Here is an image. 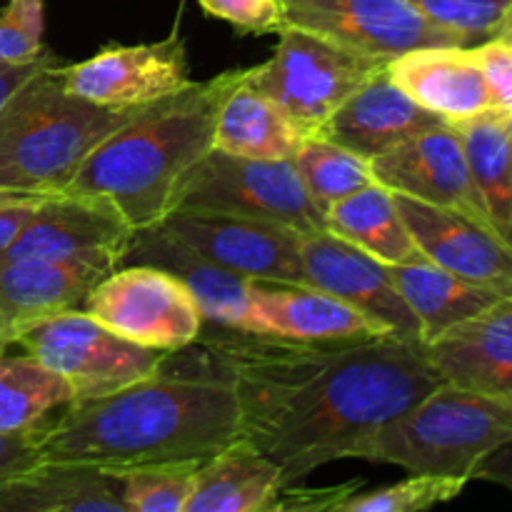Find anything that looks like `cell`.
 Wrapping results in <instances>:
<instances>
[{"label":"cell","instance_id":"1","mask_svg":"<svg viewBox=\"0 0 512 512\" xmlns=\"http://www.w3.org/2000/svg\"><path fill=\"white\" fill-rule=\"evenodd\" d=\"M218 330L203 348L233 385L240 440L278 465L283 488L355 458L375 430L445 383L425 348L390 335L303 343Z\"/></svg>","mask_w":512,"mask_h":512},{"label":"cell","instance_id":"2","mask_svg":"<svg viewBox=\"0 0 512 512\" xmlns=\"http://www.w3.org/2000/svg\"><path fill=\"white\" fill-rule=\"evenodd\" d=\"M240 438L238 400L208 350L170 353L150 378L98 398L65 403L43 420L38 460L105 470L208 460Z\"/></svg>","mask_w":512,"mask_h":512},{"label":"cell","instance_id":"3","mask_svg":"<svg viewBox=\"0 0 512 512\" xmlns=\"http://www.w3.org/2000/svg\"><path fill=\"white\" fill-rule=\"evenodd\" d=\"M240 70H225L143 105L90 150L65 193L103 195L130 228L168 218L183 175L213 150L215 115Z\"/></svg>","mask_w":512,"mask_h":512},{"label":"cell","instance_id":"4","mask_svg":"<svg viewBox=\"0 0 512 512\" xmlns=\"http://www.w3.org/2000/svg\"><path fill=\"white\" fill-rule=\"evenodd\" d=\"M60 65L30 80L0 115V190L63 193L90 150L143 108H105L65 93Z\"/></svg>","mask_w":512,"mask_h":512},{"label":"cell","instance_id":"5","mask_svg":"<svg viewBox=\"0 0 512 512\" xmlns=\"http://www.w3.org/2000/svg\"><path fill=\"white\" fill-rule=\"evenodd\" d=\"M510 443L512 398L443 383L375 430L355 458L475 480L480 463Z\"/></svg>","mask_w":512,"mask_h":512},{"label":"cell","instance_id":"6","mask_svg":"<svg viewBox=\"0 0 512 512\" xmlns=\"http://www.w3.org/2000/svg\"><path fill=\"white\" fill-rule=\"evenodd\" d=\"M278 35L275 53L245 68V80L273 98L308 138L355 90L390 65V60L353 53L308 30L283 28Z\"/></svg>","mask_w":512,"mask_h":512},{"label":"cell","instance_id":"7","mask_svg":"<svg viewBox=\"0 0 512 512\" xmlns=\"http://www.w3.org/2000/svg\"><path fill=\"white\" fill-rule=\"evenodd\" d=\"M173 210L273 220L303 235L325 230L323 213L305 193L293 160L243 158L215 148L183 175Z\"/></svg>","mask_w":512,"mask_h":512},{"label":"cell","instance_id":"8","mask_svg":"<svg viewBox=\"0 0 512 512\" xmlns=\"http://www.w3.org/2000/svg\"><path fill=\"white\" fill-rule=\"evenodd\" d=\"M13 345L63 375L73 388V400L98 398L150 378L170 358L165 350L120 338L85 310L23 325L13 333Z\"/></svg>","mask_w":512,"mask_h":512},{"label":"cell","instance_id":"9","mask_svg":"<svg viewBox=\"0 0 512 512\" xmlns=\"http://www.w3.org/2000/svg\"><path fill=\"white\" fill-rule=\"evenodd\" d=\"M83 310L120 338L178 353L198 343L205 318L183 280L153 265H118L85 298Z\"/></svg>","mask_w":512,"mask_h":512},{"label":"cell","instance_id":"10","mask_svg":"<svg viewBox=\"0 0 512 512\" xmlns=\"http://www.w3.org/2000/svg\"><path fill=\"white\" fill-rule=\"evenodd\" d=\"M283 28H300L335 45L393 60L425 45H468L418 13L408 0H280ZM280 28V30H283Z\"/></svg>","mask_w":512,"mask_h":512},{"label":"cell","instance_id":"11","mask_svg":"<svg viewBox=\"0 0 512 512\" xmlns=\"http://www.w3.org/2000/svg\"><path fill=\"white\" fill-rule=\"evenodd\" d=\"M160 225L230 273L250 280L308 285L300 253L303 233L288 225L198 210H173Z\"/></svg>","mask_w":512,"mask_h":512},{"label":"cell","instance_id":"12","mask_svg":"<svg viewBox=\"0 0 512 512\" xmlns=\"http://www.w3.org/2000/svg\"><path fill=\"white\" fill-rule=\"evenodd\" d=\"M60 80L65 93L105 108H140L195 83L178 28L155 43L110 45L83 63L60 65Z\"/></svg>","mask_w":512,"mask_h":512},{"label":"cell","instance_id":"13","mask_svg":"<svg viewBox=\"0 0 512 512\" xmlns=\"http://www.w3.org/2000/svg\"><path fill=\"white\" fill-rule=\"evenodd\" d=\"M128 220L103 195L55 193L43 198L30 223L0 255V265L13 260H88L115 270L130 243Z\"/></svg>","mask_w":512,"mask_h":512},{"label":"cell","instance_id":"14","mask_svg":"<svg viewBox=\"0 0 512 512\" xmlns=\"http://www.w3.org/2000/svg\"><path fill=\"white\" fill-rule=\"evenodd\" d=\"M308 285L325 290L378 323L390 338L423 348V330L395 285L390 265L345 243L330 230L305 233L300 243Z\"/></svg>","mask_w":512,"mask_h":512},{"label":"cell","instance_id":"15","mask_svg":"<svg viewBox=\"0 0 512 512\" xmlns=\"http://www.w3.org/2000/svg\"><path fill=\"white\" fill-rule=\"evenodd\" d=\"M375 183L408 198L458 210L490 225L463 138L453 123H440L370 160ZM493 228V225H490Z\"/></svg>","mask_w":512,"mask_h":512},{"label":"cell","instance_id":"16","mask_svg":"<svg viewBox=\"0 0 512 512\" xmlns=\"http://www.w3.org/2000/svg\"><path fill=\"white\" fill-rule=\"evenodd\" d=\"M395 203L430 263L500 295H512V248L490 225L408 195L395 193Z\"/></svg>","mask_w":512,"mask_h":512},{"label":"cell","instance_id":"17","mask_svg":"<svg viewBox=\"0 0 512 512\" xmlns=\"http://www.w3.org/2000/svg\"><path fill=\"white\" fill-rule=\"evenodd\" d=\"M238 330L303 343L388 335L378 323L325 290L280 280H250L248 308Z\"/></svg>","mask_w":512,"mask_h":512},{"label":"cell","instance_id":"18","mask_svg":"<svg viewBox=\"0 0 512 512\" xmlns=\"http://www.w3.org/2000/svg\"><path fill=\"white\" fill-rule=\"evenodd\" d=\"M425 355L445 383L512 398V295L430 340Z\"/></svg>","mask_w":512,"mask_h":512},{"label":"cell","instance_id":"19","mask_svg":"<svg viewBox=\"0 0 512 512\" xmlns=\"http://www.w3.org/2000/svg\"><path fill=\"white\" fill-rule=\"evenodd\" d=\"M440 123L448 120L420 108L383 68L355 90L315 135L373 160Z\"/></svg>","mask_w":512,"mask_h":512},{"label":"cell","instance_id":"20","mask_svg":"<svg viewBox=\"0 0 512 512\" xmlns=\"http://www.w3.org/2000/svg\"><path fill=\"white\" fill-rule=\"evenodd\" d=\"M153 265L183 280L203 310L205 325L218 328H240L245 308H248L250 278L220 268L213 260L200 255L160 223L138 228L130 235L120 265Z\"/></svg>","mask_w":512,"mask_h":512},{"label":"cell","instance_id":"21","mask_svg":"<svg viewBox=\"0 0 512 512\" xmlns=\"http://www.w3.org/2000/svg\"><path fill=\"white\" fill-rule=\"evenodd\" d=\"M388 73L420 108L460 123L493 110L473 45H425L390 60Z\"/></svg>","mask_w":512,"mask_h":512},{"label":"cell","instance_id":"22","mask_svg":"<svg viewBox=\"0 0 512 512\" xmlns=\"http://www.w3.org/2000/svg\"><path fill=\"white\" fill-rule=\"evenodd\" d=\"M110 270L88 260H13L0 265V323L13 333L53 315L83 310L90 290Z\"/></svg>","mask_w":512,"mask_h":512},{"label":"cell","instance_id":"23","mask_svg":"<svg viewBox=\"0 0 512 512\" xmlns=\"http://www.w3.org/2000/svg\"><path fill=\"white\" fill-rule=\"evenodd\" d=\"M0 512H128L118 475L88 463L38 460L0 483Z\"/></svg>","mask_w":512,"mask_h":512},{"label":"cell","instance_id":"24","mask_svg":"<svg viewBox=\"0 0 512 512\" xmlns=\"http://www.w3.org/2000/svg\"><path fill=\"white\" fill-rule=\"evenodd\" d=\"M308 135L283 108L245 80V68L225 93L215 115L213 148L260 160H293Z\"/></svg>","mask_w":512,"mask_h":512},{"label":"cell","instance_id":"25","mask_svg":"<svg viewBox=\"0 0 512 512\" xmlns=\"http://www.w3.org/2000/svg\"><path fill=\"white\" fill-rule=\"evenodd\" d=\"M280 490L278 465L238 438L200 465L185 512H270Z\"/></svg>","mask_w":512,"mask_h":512},{"label":"cell","instance_id":"26","mask_svg":"<svg viewBox=\"0 0 512 512\" xmlns=\"http://www.w3.org/2000/svg\"><path fill=\"white\" fill-rule=\"evenodd\" d=\"M325 230L385 265H405L425 258L400 215L395 193L375 180L335 203L325 213Z\"/></svg>","mask_w":512,"mask_h":512},{"label":"cell","instance_id":"27","mask_svg":"<svg viewBox=\"0 0 512 512\" xmlns=\"http://www.w3.org/2000/svg\"><path fill=\"white\" fill-rule=\"evenodd\" d=\"M395 285L423 330V348L453 325L473 318L503 298L485 285L465 280L428 258L405 265H390Z\"/></svg>","mask_w":512,"mask_h":512},{"label":"cell","instance_id":"28","mask_svg":"<svg viewBox=\"0 0 512 512\" xmlns=\"http://www.w3.org/2000/svg\"><path fill=\"white\" fill-rule=\"evenodd\" d=\"M495 233L512 248V148L508 115L495 110L453 123Z\"/></svg>","mask_w":512,"mask_h":512},{"label":"cell","instance_id":"29","mask_svg":"<svg viewBox=\"0 0 512 512\" xmlns=\"http://www.w3.org/2000/svg\"><path fill=\"white\" fill-rule=\"evenodd\" d=\"M73 400L68 380L33 355H0V433H18L48 420Z\"/></svg>","mask_w":512,"mask_h":512},{"label":"cell","instance_id":"30","mask_svg":"<svg viewBox=\"0 0 512 512\" xmlns=\"http://www.w3.org/2000/svg\"><path fill=\"white\" fill-rule=\"evenodd\" d=\"M293 163L300 180H303L305 193L313 200L315 208L323 213V218L335 203L375 180L370 160L360 158L353 150L330 143L320 135H310L303 140Z\"/></svg>","mask_w":512,"mask_h":512},{"label":"cell","instance_id":"31","mask_svg":"<svg viewBox=\"0 0 512 512\" xmlns=\"http://www.w3.org/2000/svg\"><path fill=\"white\" fill-rule=\"evenodd\" d=\"M203 463L205 460L153 463L110 473L118 475L128 512H185L195 488V475Z\"/></svg>","mask_w":512,"mask_h":512},{"label":"cell","instance_id":"32","mask_svg":"<svg viewBox=\"0 0 512 512\" xmlns=\"http://www.w3.org/2000/svg\"><path fill=\"white\" fill-rule=\"evenodd\" d=\"M468 478L433 473H410V478L373 493H353L338 512H420L458 498L468 485Z\"/></svg>","mask_w":512,"mask_h":512},{"label":"cell","instance_id":"33","mask_svg":"<svg viewBox=\"0 0 512 512\" xmlns=\"http://www.w3.org/2000/svg\"><path fill=\"white\" fill-rule=\"evenodd\" d=\"M423 18L460 35L468 45L493 38L512 0H408Z\"/></svg>","mask_w":512,"mask_h":512},{"label":"cell","instance_id":"34","mask_svg":"<svg viewBox=\"0 0 512 512\" xmlns=\"http://www.w3.org/2000/svg\"><path fill=\"white\" fill-rule=\"evenodd\" d=\"M43 0H8L0 10V65L43 55Z\"/></svg>","mask_w":512,"mask_h":512},{"label":"cell","instance_id":"35","mask_svg":"<svg viewBox=\"0 0 512 512\" xmlns=\"http://www.w3.org/2000/svg\"><path fill=\"white\" fill-rule=\"evenodd\" d=\"M198 3L208 15L248 33H278L283 28L280 0H198Z\"/></svg>","mask_w":512,"mask_h":512},{"label":"cell","instance_id":"36","mask_svg":"<svg viewBox=\"0 0 512 512\" xmlns=\"http://www.w3.org/2000/svg\"><path fill=\"white\" fill-rule=\"evenodd\" d=\"M480 70L485 75L493 110L500 115H512V43L500 38H488L473 45Z\"/></svg>","mask_w":512,"mask_h":512},{"label":"cell","instance_id":"37","mask_svg":"<svg viewBox=\"0 0 512 512\" xmlns=\"http://www.w3.org/2000/svg\"><path fill=\"white\" fill-rule=\"evenodd\" d=\"M360 485H363L360 480H350V483L323 490H295V485H290V488L280 490L270 512H338L340 503H345L350 495L358 493Z\"/></svg>","mask_w":512,"mask_h":512},{"label":"cell","instance_id":"38","mask_svg":"<svg viewBox=\"0 0 512 512\" xmlns=\"http://www.w3.org/2000/svg\"><path fill=\"white\" fill-rule=\"evenodd\" d=\"M38 433L40 425L18 433H0V483L38 463Z\"/></svg>","mask_w":512,"mask_h":512},{"label":"cell","instance_id":"39","mask_svg":"<svg viewBox=\"0 0 512 512\" xmlns=\"http://www.w3.org/2000/svg\"><path fill=\"white\" fill-rule=\"evenodd\" d=\"M55 65H60V60L50 50H43V55H38L35 60H28V63L0 65V115L10 108V103L18 98V93L30 80H35L45 70L55 68Z\"/></svg>","mask_w":512,"mask_h":512},{"label":"cell","instance_id":"40","mask_svg":"<svg viewBox=\"0 0 512 512\" xmlns=\"http://www.w3.org/2000/svg\"><path fill=\"white\" fill-rule=\"evenodd\" d=\"M43 198H48V195H25V198L0 203V255L18 240V235L30 223L38 205L43 203Z\"/></svg>","mask_w":512,"mask_h":512},{"label":"cell","instance_id":"41","mask_svg":"<svg viewBox=\"0 0 512 512\" xmlns=\"http://www.w3.org/2000/svg\"><path fill=\"white\" fill-rule=\"evenodd\" d=\"M475 480H488V483L500 485L512 495V443L503 445L490 458H485L475 473Z\"/></svg>","mask_w":512,"mask_h":512},{"label":"cell","instance_id":"42","mask_svg":"<svg viewBox=\"0 0 512 512\" xmlns=\"http://www.w3.org/2000/svg\"><path fill=\"white\" fill-rule=\"evenodd\" d=\"M493 38L508 40V43H512V3H510V8L505 10V15H503V20H500L498 28H495Z\"/></svg>","mask_w":512,"mask_h":512},{"label":"cell","instance_id":"43","mask_svg":"<svg viewBox=\"0 0 512 512\" xmlns=\"http://www.w3.org/2000/svg\"><path fill=\"white\" fill-rule=\"evenodd\" d=\"M10 348V333L3 323H0V355Z\"/></svg>","mask_w":512,"mask_h":512},{"label":"cell","instance_id":"44","mask_svg":"<svg viewBox=\"0 0 512 512\" xmlns=\"http://www.w3.org/2000/svg\"><path fill=\"white\" fill-rule=\"evenodd\" d=\"M15 198H25L23 193H10V190H0V203H5V200H15Z\"/></svg>","mask_w":512,"mask_h":512},{"label":"cell","instance_id":"45","mask_svg":"<svg viewBox=\"0 0 512 512\" xmlns=\"http://www.w3.org/2000/svg\"><path fill=\"white\" fill-rule=\"evenodd\" d=\"M508 135H510V148H512V115L508 118Z\"/></svg>","mask_w":512,"mask_h":512}]
</instances>
